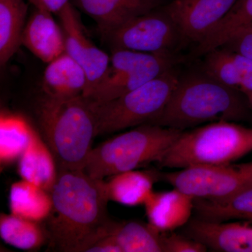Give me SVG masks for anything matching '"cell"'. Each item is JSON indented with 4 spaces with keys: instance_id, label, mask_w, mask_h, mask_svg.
<instances>
[{
    "instance_id": "obj_1",
    "label": "cell",
    "mask_w": 252,
    "mask_h": 252,
    "mask_svg": "<svg viewBox=\"0 0 252 252\" xmlns=\"http://www.w3.org/2000/svg\"><path fill=\"white\" fill-rule=\"evenodd\" d=\"M103 180L84 170H59L51 189L53 206L45 221L51 246L63 252H82L110 220Z\"/></svg>"
},
{
    "instance_id": "obj_2",
    "label": "cell",
    "mask_w": 252,
    "mask_h": 252,
    "mask_svg": "<svg viewBox=\"0 0 252 252\" xmlns=\"http://www.w3.org/2000/svg\"><path fill=\"white\" fill-rule=\"evenodd\" d=\"M241 94L207 74L180 79L165 108L150 124L185 131L220 121L244 120L251 110Z\"/></svg>"
},
{
    "instance_id": "obj_3",
    "label": "cell",
    "mask_w": 252,
    "mask_h": 252,
    "mask_svg": "<svg viewBox=\"0 0 252 252\" xmlns=\"http://www.w3.org/2000/svg\"><path fill=\"white\" fill-rule=\"evenodd\" d=\"M37 114L43 139L59 170H84L97 136L91 99L84 95L71 98L45 95L38 105Z\"/></svg>"
},
{
    "instance_id": "obj_4",
    "label": "cell",
    "mask_w": 252,
    "mask_h": 252,
    "mask_svg": "<svg viewBox=\"0 0 252 252\" xmlns=\"http://www.w3.org/2000/svg\"><path fill=\"white\" fill-rule=\"evenodd\" d=\"M252 152V127L220 121L184 131L157 162L166 168L230 165Z\"/></svg>"
},
{
    "instance_id": "obj_5",
    "label": "cell",
    "mask_w": 252,
    "mask_h": 252,
    "mask_svg": "<svg viewBox=\"0 0 252 252\" xmlns=\"http://www.w3.org/2000/svg\"><path fill=\"white\" fill-rule=\"evenodd\" d=\"M184 131L152 124L137 126L93 148L84 171L98 180L158 162Z\"/></svg>"
},
{
    "instance_id": "obj_6",
    "label": "cell",
    "mask_w": 252,
    "mask_h": 252,
    "mask_svg": "<svg viewBox=\"0 0 252 252\" xmlns=\"http://www.w3.org/2000/svg\"><path fill=\"white\" fill-rule=\"evenodd\" d=\"M180 79L169 69L135 90L107 102H92L97 135L150 124L165 108Z\"/></svg>"
},
{
    "instance_id": "obj_7",
    "label": "cell",
    "mask_w": 252,
    "mask_h": 252,
    "mask_svg": "<svg viewBox=\"0 0 252 252\" xmlns=\"http://www.w3.org/2000/svg\"><path fill=\"white\" fill-rule=\"evenodd\" d=\"M172 65L170 53L112 50L107 72L86 97L97 102L117 98L172 69Z\"/></svg>"
},
{
    "instance_id": "obj_8",
    "label": "cell",
    "mask_w": 252,
    "mask_h": 252,
    "mask_svg": "<svg viewBox=\"0 0 252 252\" xmlns=\"http://www.w3.org/2000/svg\"><path fill=\"white\" fill-rule=\"evenodd\" d=\"M158 9L129 20L102 34V38L112 50L127 49L148 54L170 53L182 36L163 8Z\"/></svg>"
},
{
    "instance_id": "obj_9",
    "label": "cell",
    "mask_w": 252,
    "mask_h": 252,
    "mask_svg": "<svg viewBox=\"0 0 252 252\" xmlns=\"http://www.w3.org/2000/svg\"><path fill=\"white\" fill-rule=\"evenodd\" d=\"M194 199L223 202L252 186L237 165H196L158 175Z\"/></svg>"
},
{
    "instance_id": "obj_10",
    "label": "cell",
    "mask_w": 252,
    "mask_h": 252,
    "mask_svg": "<svg viewBox=\"0 0 252 252\" xmlns=\"http://www.w3.org/2000/svg\"><path fill=\"white\" fill-rule=\"evenodd\" d=\"M64 40V52L79 63L85 71L89 95L108 69L110 56L94 45L86 35L75 6L69 2L59 14Z\"/></svg>"
},
{
    "instance_id": "obj_11",
    "label": "cell",
    "mask_w": 252,
    "mask_h": 252,
    "mask_svg": "<svg viewBox=\"0 0 252 252\" xmlns=\"http://www.w3.org/2000/svg\"><path fill=\"white\" fill-rule=\"evenodd\" d=\"M237 0H173L164 10L182 39L198 44L230 11Z\"/></svg>"
},
{
    "instance_id": "obj_12",
    "label": "cell",
    "mask_w": 252,
    "mask_h": 252,
    "mask_svg": "<svg viewBox=\"0 0 252 252\" xmlns=\"http://www.w3.org/2000/svg\"><path fill=\"white\" fill-rule=\"evenodd\" d=\"M185 235L214 252H252V220L223 222L193 219Z\"/></svg>"
},
{
    "instance_id": "obj_13",
    "label": "cell",
    "mask_w": 252,
    "mask_h": 252,
    "mask_svg": "<svg viewBox=\"0 0 252 252\" xmlns=\"http://www.w3.org/2000/svg\"><path fill=\"white\" fill-rule=\"evenodd\" d=\"M165 0H72L71 2L97 23L101 35L132 18L160 7Z\"/></svg>"
},
{
    "instance_id": "obj_14",
    "label": "cell",
    "mask_w": 252,
    "mask_h": 252,
    "mask_svg": "<svg viewBox=\"0 0 252 252\" xmlns=\"http://www.w3.org/2000/svg\"><path fill=\"white\" fill-rule=\"evenodd\" d=\"M149 223L159 231H172L185 226L194 210V198L178 189L154 192L144 204Z\"/></svg>"
},
{
    "instance_id": "obj_15",
    "label": "cell",
    "mask_w": 252,
    "mask_h": 252,
    "mask_svg": "<svg viewBox=\"0 0 252 252\" xmlns=\"http://www.w3.org/2000/svg\"><path fill=\"white\" fill-rule=\"evenodd\" d=\"M52 15L35 8L26 23L22 36L23 45L47 64L64 52L62 28Z\"/></svg>"
},
{
    "instance_id": "obj_16",
    "label": "cell",
    "mask_w": 252,
    "mask_h": 252,
    "mask_svg": "<svg viewBox=\"0 0 252 252\" xmlns=\"http://www.w3.org/2000/svg\"><path fill=\"white\" fill-rule=\"evenodd\" d=\"M87 87L85 71L65 52L48 63L42 82L45 95L71 98L84 95Z\"/></svg>"
},
{
    "instance_id": "obj_17",
    "label": "cell",
    "mask_w": 252,
    "mask_h": 252,
    "mask_svg": "<svg viewBox=\"0 0 252 252\" xmlns=\"http://www.w3.org/2000/svg\"><path fill=\"white\" fill-rule=\"evenodd\" d=\"M57 166L51 149L34 130L18 158V170L21 178L51 192L59 174Z\"/></svg>"
},
{
    "instance_id": "obj_18",
    "label": "cell",
    "mask_w": 252,
    "mask_h": 252,
    "mask_svg": "<svg viewBox=\"0 0 252 252\" xmlns=\"http://www.w3.org/2000/svg\"><path fill=\"white\" fill-rule=\"evenodd\" d=\"M107 233L122 252H164L162 232L138 220H111Z\"/></svg>"
},
{
    "instance_id": "obj_19",
    "label": "cell",
    "mask_w": 252,
    "mask_h": 252,
    "mask_svg": "<svg viewBox=\"0 0 252 252\" xmlns=\"http://www.w3.org/2000/svg\"><path fill=\"white\" fill-rule=\"evenodd\" d=\"M157 177L136 170L121 172L103 180L104 193L109 201L131 207L144 205L153 191Z\"/></svg>"
},
{
    "instance_id": "obj_20",
    "label": "cell",
    "mask_w": 252,
    "mask_h": 252,
    "mask_svg": "<svg viewBox=\"0 0 252 252\" xmlns=\"http://www.w3.org/2000/svg\"><path fill=\"white\" fill-rule=\"evenodd\" d=\"M9 200L11 214L38 223L46 220L52 210L51 193L24 180L11 185Z\"/></svg>"
},
{
    "instance_id": "obj_21",
    "label": "cell",
    "mask_w": 252,
    "mask_h": 252,
    "mask_svg": "<svg viewBox=\"0 0 252 252\" xmlns=\"http://www.w3.org/2000/svg\"><path fill=\"white\" fill-rule=\"evenodd\" d=\"M28 4L25 0H0V63L4 66L22 45Z\"/></svg>"
},
{
    "instance_id": "obj_22",
    "label": "cell",
    "mask_w": 252,
    "mask_h": 252,
    "mask_svg": "<svg viewBox=\"0 0 252 252\" xmlns=\"http://www.w3.org/2000/svg\"><path fill=\"white\" fill-rule=\"evenodd\" d=\"M252 25V0H237L215 29L197 44L196 53L207 54L223 47L243 28Z\"/></svg>"
},
{
    "instance_id": "obj_23",
    "label": "cell",
    "mask_w": 252,
    "mask_h": 252,
    "mask_svg": "<svg viewBox=\"0 0 252 252\" xmlns=\"http://www.w3.org/2000/svg\"><path fill=\"white\" fill-rule=\"evenodd\" d=\"M194 210L199 218L215 221L230 220H252V186L223 202L194 199Z\"/></svg>"
},
{
    "instance_id": "obj_24",
    "label": "cell",
    "mask_w": 252,
    "mask_h": 252,
    "mask_svg": "<svg viewBox=\"0 0 252 252\" xmlns=\"http://www.w3.org/2000/svg\"><path fill=\"white\" fill-rule=\"evenodd\" d=\"M34 129L19 114L1 112L0 116V159L1 165L19 158Z\"/></svg>"
},
{
    "instance_id": "obj_25",
    "label": "cell",
    "mask_w": 252,
    "mask_h": 252,
    "mask_svg": "<svg viewBox=\"0 0 252 252\" xmlns=\"http://www.w3.org/2000/svg\"><path fill=\"white\" fill-rule=\"evenodd\" d=\"M0 236L8 245L26 251L38 250L49 239L39 223L12 214H1Z\"/></svg>"
},
{
    "instance_id": "obj_26",
    "label": "cell",
    "mask_w": 252,
    "mask_h": 252,
    "mask_svg": "<svg viewBox=\"0 0 252 252\" xmlns=\"http://www.w3.org/2000/svg\"><path fill=\"white\" fill-rule=\"evenodd\" d=\"M205 55V70L207 75L223 85L239 91L241 74L233 53L228 49L218 48Z\"/></svg>"
},
{
    "instance_id": "obj_27",
    "label": "cell",
    "mask_w": 252,
    "mask_h": 252,
    "mask_svg": "<svg viewBox=\"0 0 252 252\" xmlns=\"http://www.w3.org/2000/svg\"><path fill=\"white\" fill-rule=\"evenodd\" d=\"M164 252H205L207 247L203 243L185 235L162 233Z\"/></svg>"
},
{
    "instance_id": "obj_28",
    "label": "cell",
    "mask_w": 252,
    "mask_h": 252,
    "mask_svg": "<svg viewBox=\"0 0 252 252\" xmlns=\"http://www.w3.org/2000/svg\"><path fill=\"white\" fill-rule=\"evenodd\" d=\"M223 47L252 60V25L239 31Z\"/></svg>"
},
{
    "instance_id": "obj_29",
    "label": "cell",
    "mask_w": 252,
    "mask_h": 252,
    "mask_svg": "<svg viewBox=\"0 0 252 252\" xmlns=\"http://www.w3.org/2000/svg\"><path fill=\"white\" fill-rule=\"evenodd\" d=\"M37 9L45 10L51 14H59L70 0H28Z\"/></svg>"
},
{
    "instance_id": "obj_30",
    "label": "cell",
    "mask_w": 252,
    "mask_h": 252,
    "mask_svg": "<svg viewBox=\"0 0 252 252\" xmlns=\"http://www.w3.org/2000/svg\"><path fill=\"white\" fill-rule=\"evenodd\" d=\"M239 91L248 99L252 95V72L241 76Z\"/></svg>"
},
{
    "instance_id": "obj_31",
    "label": "cell",
    "mask_w": 252,
    "mask_h": 252,
    "mask_svg": "<svg viewBox=\"0 0 252 252\" xmlns=\"http://www.w3.org/2000/svg\"><path fill=\"white\" fill-rule=\"evenodd\" d=\"M237 166L252 185V161L247 162V163L240 164V165H237Z\"/></svg>"
},
{
    "instance_id": "obj_32",
    "label": "cell",
    "mask_w": 252,
    "mask_h": 252,
    "mask_svg": "<svg viewBox=\"0 0 252 252\" xmlns=\"http://www.w3.org/2000/svg\"><path fill=\"white\" fill-rule=\"evenodd\" d=\"M248 99V102H249V105H250V110H251V113L252 114V95L250 96V97H249Z\"/></svg>"
}]
</instances>
